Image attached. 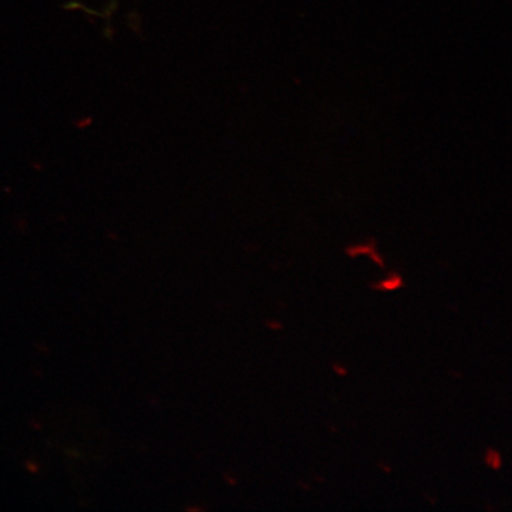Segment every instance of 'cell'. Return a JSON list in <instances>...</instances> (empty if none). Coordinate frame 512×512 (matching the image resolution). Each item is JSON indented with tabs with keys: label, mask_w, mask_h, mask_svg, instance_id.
<instances>
[{
	"label": "cell",
	"mask_w": 512,
	"mask_h": 512,
	"mask_svg": "<svg viewBox=\"0 0 512 512\" xmlns=\"http://www.w3.org/2000/svg\"><path fill=\"white\" fill-rule=\"evenodd\" d=\"M347 254L350 258H357V256L366 254L375 262L376 265H379L381 268L384 267L383 259L381 255L377 253L376 242L373 239L368 240L367 243L361 246H350L347 248Z\"/></svg>",
	"instance_id": "obj_1"
},
{
	"label": "cell",
	"mask_w": 512,
	"mask_h": 512,
	"mask_svg": "<svg viewBox=\"0 0 512 512\" xmlns=\"http://www.w3.org/2000/svg\"><path fill=\"white\" fill-rule=\"evenodd\" d=\"M371 288L380 292H393L403 287V280L399 273L392 272L388 274V277L380 283L370 284Z\"/></svg>",
	"instance_id": "obj_2"
},
{
	"label": "cell",
	"mask_w": 512,
	"mask_h": 512,
	"mask_svg": "<svg viewBox=\"0 0 512 512\" xmlns=\"http://www.w3.org/2000/svg\"><path fill=\"white\" fill-rule=\"evenodd\" d=\"M486 464H488L491 469H494V470H499L501 469V465H502V459H501V456H499V453L495 450H492V448H490V450H488V452H486Z\"/></svg>",
	"instance_id": "obj_3"
}]
</instances>
